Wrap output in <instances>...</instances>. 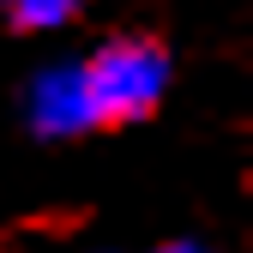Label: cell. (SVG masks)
<instances>
[{"label":"cell","mask_w":253,"mask_h":253,"mask_svg":"<svg viewBox=\"0 0 253 253\" xmlns=\"http://www.w3.org/2000/svg\"><path fill=\"white\" fill-rule=\"evenodd\" d=\"M0 12H6L12 30L37 37V30H67L84 12V0H0Z\"/></svg>","instance_id":"obj_2"},{"label":"cell","mask_w":253,"mask_h":253,"mask_svg":"<svg viewBox=\"0 0 253 253\" xmlns=\"http://www.w3.org/2000/svg\"><path fill=\"white\" fill-rule=\"evenodd\" d=\"M175 84V60L151 37H115L79 60H54L30 79L24 115L42 139H84L103 126H126L163 109Z\"/></svg>","instance_id":"obj_1"}]
</instances>
